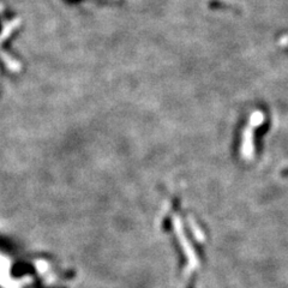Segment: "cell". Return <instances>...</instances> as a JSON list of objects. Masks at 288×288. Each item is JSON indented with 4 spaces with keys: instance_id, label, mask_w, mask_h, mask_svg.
<instances>
[{
    "instance_id": "1",
    "label": "cell",
    "mask_w": 288,
    "mask_h": 288,
    "mask_svg": "<svg viewBox=\"0 0 288 288\" xmlns=\"http://www.w3.org/2000/svg\"><path fill=\"white\" fill-rule=\"evenodd\" d=\"M282 176H288V168H287V170L282 171Z\"/></svg>"
}]
</instances>
